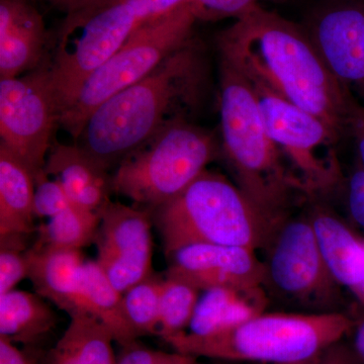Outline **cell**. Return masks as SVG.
Returning a JSON list of instances; mask_svg holds the SVG:
<instances>
[{"label":"cell","mask_w":364,"mask_h":364,"mask_svg":"<svg viewBox=\"0 0 364 364\" xmlns=\"http://www.w3.org/2000/svg\"><path fill=\"white\" fill-rule=\"evenodd\" d=\"M221 59L275 95L347 132L352 93L334 77L309 32L257 4L218 36Z\"/></svg>","instance_id":"1"},{"label":"cell","mask_w":364,"mask_h":364,"mask_svg":"<svg viewBox=\"0 0 364 364\" xmlns=\"http://www.w3.org/2000/svg\"><path fill=\"white\" fill-rule=\"evenodd\" d=\"M205 75L203 53L188 41L149 75L100 105L74 144L102 168H117L158 132L188 119L202 97Z\"/></svg>","instance_id":"2"},{"label":"cell","mask_w":364,"mask_h":364,"mask_svg":"<svg viewBox=\"0 0 364 364\" xmlns=\"http://www.w3.org/2000/svg\"><path fill=\"white\" fill-rule=\"evenodd\" d=\"M220 127L221 153L236 186L279 227L296 198L308 191L268 133L250 81L222 59Z\"/></svg>","instance_id":"3"},{"label":"cell","mask_w":364,"mask_h":364,"mask_svg":"<svg viewBox=\"0 0 364 364\" xmlns=\"http://www.w3.org/2000/svg\"><path fill=\"white\" fill-rule=\"evenodd\" d=\"M150 212L166 257L195 244L257 251L267 247L277 229L236 184L208 169L176 198Z\"/></svg>","instance_id":"4"},{"label":"cell","mask_w":364,"mask_h":364,"mask_svg":"<svg viewBox=\"0 0 364 364\" xmlns=\"http://www.w3.org/2000/svg\"><path fill=\"white\" fill-rule=\"evenodd\" d=\"M353 318L343 312L259 314L227 331L193 336L182 333L167 340L174 351L195 358L293 364L318 355L346 338Z\"/></svg>","instance_id":"5"},{"label":"cell","mask_w":364,"mask_h":364,"mask_svg":"<svg viewBox=\"0 0 364 364\" xmlns=\"http://www.w3.org/2000/svg\"><path fill=\"white\" fill-rule=\"evenodd\" d=\"M221 153L212 132L181 119L134 151L112 176V193L152 210L198 178Z\"/></svg>","instance_id":"6"},{"label":"cell","mask_w":364,"mask_h":364,"mask_svg":"<svg viewBox=\"0 0 364 364\" xmlns=\"http://www.w3.org/2000/svg\"><path fill=\"white\" fill-rule=\"evenodd\" d=\"M198 21L195 6L189 4L138 26L85 81L70 107L60 116L59 127L75 140L86 119L105 100L142 80L191 41Z\"/></svg>","instance_id":"7"},{"label":"cell","mask_w":364,"mask_h":364,"mask_svg":"<svg viewBox=\"0 0 364 364\" xmlns=\"http://www.w3.org/2000/svg\"><path fill=\"white\" fill-rule=\"evenodd\" d=\"M142 23L134 0H109L66 14L50 58L60 116L70 107L85 81Z\"/></svg>","instance_id":"8"},{"label":"cell","mask_w":364,"mask_h":364,"mask_svg":"<svg viewBox=\"0 0 364 364\" xmlns=\"http://www.w3.org/2000/svg\"><path fill=\"white\" fill-rule=\"evenodd\" d=\"M248 80L268 133L309 195L339 188L343 176L337 157L338 132L265 86Z\"/></svg>","instance_id":"9"},{"label":"cell","mask_w":364,"mask_h":364,"mask_svg":"<svg viewBox=\"0 0 364 364\" xmlns=\"http://www.w3.org/2000/svg\"><path fill=\"white\" fill-rule=\"evenodd\" d=\"M264 287L279 298L316 309L340 312L342 287L328 267L310 215L289 217L264 248Z\"/></svg>","instance_id":"10"},{"label":"cell","mask_w":364,"mask_h":364,"mask_svg":"<svg viewBox=\"0 0 364 364\" xmlns=\"http://www.w3.org/2000/svg\"><path fill=\"white\" fill-rule=\"evenodd\" d=\"M59 119L50 58L23 75L0 79V147L33 176L45 168Z\"/></svg>","instance_id":"11"},{"label":"cell","mask_w":364,"mask_h":364,"mask_svg":"<svg viewBox=\"0 0 364 364\" xmlns=\"http://www.w3.org/2000/svg\"><path fill=\"white\" fill-rule=\"evenodd\" d=\"M97 262L121 294L152 274L153 220L147 208L109 200L100 210Z\"/></svg>","instance_id":"12"},{"label":"cell","mask_w":364,"mask_h":364,"mask_svg":"<svg viewBox=\"0 0 364 364\" xmlns=\"http://www.w3.org/2000/svg\"><path fill=\"white\" fill-rule=\"evenodd\" d=\"M167 259L165 277L182 280L202 293L215 287H264V262L253 249L195 244L178 249Z\"/></svg>","instance_id":"13"},{"label":"cell","mask_w":364,"mask_h":364,"mask_svg":"<svg viewBox=\"0 0 364 364\" xmlns=\"http://www.w3.org/2000/svg\"><path fill=\"white\" fill-rule=\"evenodd\" d=\"M309 33L334 77L364 102V6L324 9Z\"/></svg>","instance_id":"14"},{"label":"cell","mask_w":364,"mask_h":364,"mask_svg":"<svg viewBox=\"0 0 364 364\" xmlns=\"http://www.w3.org/2000/svg\"><path fill=\"white\" fill-rule=\"evenodd\" d=\"M46 45L44 18L32 0H0V79L38 68Z\"/></svg>","instance_id":"15"},{"label":"cell","mask_w":364,"mask_h":364,"mask_svg":"<svg viewBox=\"0 0 364 364\" xmlns=\"http://www.w3.org/2000/svg\"><path fill=\"white\" fill-rule=\"evenodd\" d=\"M310 218L332 277L364 310L363 235L328 208L316 207Z\"/></svg>","instance_id":"16"},{"label":"cell","mask_w":364,"mask_h":364,"mask_svg":"<svg viewBox=\"0 0 364 364\" xmlns=\"http://www.w3.org/2000/svg\"><path fill=\"white\" fill-rule=\"evenodd\" d=\"M26 255L28 279L32 282L36 293L70 318L83 313L80 277L85 259L81 250L33 245L26 251Z\"/></svg>","instance_id":"17"},{"label":"cell","mask_w":364,"mask_h":364,"mask_svg":"<svg viewBox=\"0 0 364 364\" xmlns=\"http://www.w3.org/2000/svg\"><path fill=\"white\" fill-rule=\"evenodd\" d=\"M44 170L63 186L76 207L100 214L111 200L112 176L109 171L75 144L53 143Z\"/></svg>","instance_id":"18"},{"label":"cell","mask_w":364,"mask_h":364,"mask_svg":"<svg viewBox=\"0 0 364 364\" xmlns=\"http://www.w3.org/2000/svg\"><path fill=\"white\" fill-rule=\"evenodd\" d=\"M267 303L264 287L208 289L200 294L186 333L203 337L227 331L265 312Z\"/></svg>","instance_id":"19"},{"label":"cell","mask_w":364,"mask_h":364,"mask_svg":"<svg viewBox=\"0 0 364 364\" xmlns=\"http://www.w3.org/2000/svg\"><path fill=\"white\" fill-rule=\"evenodd\" d=\"M35 177L25 165L0 147V239L36 232Z\"/></svg>","instance_id":"20"},{"label":"cell","mask_w":364,"mask_h":364,"mask_svg":"<svg viewBox=\"0 0 364 364\" xmlns=\"http://www.w3.org/2000/svg\"><path fill=\"white\" fill-rule=\"evenodd\" d=\"M37 293L14 289L0 296V337L39 348L56 328V313Z\"/></svg>","instance_id":"21"},{"label":"cell","mask_w":364,"mask_h":364,"mask_svg":"<svg viewBox=\"0 0 364 364\" xmlns=\"http://www.w3.org/2000/svg\"><path fill=\"white\" fill-rule=\"evenodd\" d=\"M114 342L112 332L97 318L77 314L56 345L46 351L44 364H116Z\"/></svg>","instance_id":"22"},{"label":"cell","mask_w":364,"mask_h":364,"mask_svg":"<svg viewBox=\"0 0 364 364\" xmlns=\"http://www.w3.org/2000/svg\"><path fill=\"white\" fill-rule=\"evenodd\" d=\"M80 303L90 314L112 332L119 346L133 343L138 336L124 314L123 294L112 286L97 260H85L81 270Z\"/></svg>","instance_id":"23"},{"label":"cell","mask_w":364,"mask_h":364,"mask_svg":"<svg viewBox=\"0 0 364 364\" xmlns=\"http://www.w3.org/2000/svg\"><path fill=\"white\" fill-rule=\"evenodd\" d=\"M100 224V214L71 205L37 227L35 245L81 250L95 243Z\"/></svg>","instance_id":"24"},{"label":"cell","mask_w":364,"mask_h":364,"mask_svg":"<svg viewBox=\"0 0 364 364\" xmlns=\"http://www.w3.org/2000/svg\"><path fill=\"white\" fill-rule=\"evenodd\" d=\"M202 291L182 280L164 277L160 301L159 333L165 342L188 331Z\"/></svg>","instance_id":"25"},{"label":"cell","mask_w":364,"mask_h":364,"mask_svg":"<svg viewBox=\"0 0 364 364\" xmlns=\"http://www.w3.org/2000/svg\"><path fill=\"white\" fill-rule=\"evenodd\" d=\"M164 277L154 272L123 294L124 314L136 336H158Z\"/></svg>","instance_id":"26"},{"label":"cell","mask_w":364,"mask_h":364,"mask_svg":"<svg viewBox=\"0 0 364 364\" xmlns=\"http://www.w3.org/2000/svg\"><path fill=\"white\" fill-rule=\"evenodd\" d=\"M23 237L0 239V296L16 289L28 279V260Z\"/></svg>","instance_id":"27"},{"label":"cell","mask_w":364,"mask_h":364,"mask_svg":"<svg viewBox=\"0 0 364 364\" xmlns=\"http://www.w3.org/2000/svg\"><path fill=\"white\" fill-rule=\"evenodd\" d=\"M35 177L33 213L39 219H50L62 210L70 207V198L65 189L56 179L52 178L42 170Z\"/></svg>","instance_id":"28"},{"label":"cell","mask_w":364,"mask_h":364,"mask_svg":"<svg viewBox=\"0 0 364 364\" xmlns=\"http://www.w3.org/2000/svg\"><path fill=\"white\" fill-rule=\"evenodd\" d=\"M117 355L116 364H196L198 358L181 352L155 350L139 344L124 345Z\"/></svg>","instance_id":"29"},{"label":"cell","mask_w":364,"mask_h":364,"mask_svg":"<svg viewBox=\"0 0 364 364\" xmlns=\"http://www.w3.org/2000/svg\"><path fill=\"white\" fill-rule=\"evenodd\" d=\"M257 0H193L198 20H235L257 6Z\"/></svg>","instance_id":"30"},{"label":"cell","mask_w":364,"mask_h":364,"mask_svg":"<svg viewBox=\"0 0 364 364\" xmlns=\"http://www.w3.org/2000/svg\"><path fill=\"white\" fill-rule=\"evenodd\" d=\"M346 195L350 224L364 234V169L359 163L349 176Z\"/></svg>","instance_id":"31"},{"label":"cell","mask_w":364,"mask_h":364,"mask_svg":"<svg viewBox=\"0 0 364 364\" xmlns=\"http://www.w3.org/2000/svg\"><path fill=\"white\" fill-rule=\"evenodd\" d=\"M293 364H364V361L354 348L353 344L342 339L327 347L318 355Z\"/></svg>","instance_id":"32"},{"label":"cell","mask_w":364,"mask_h":364,"mask_svg":"<svg viewBox=\"0 0 364 364\" xmlns=\"http://www.w3.org/2000/svg\"><path fill=\"white\" fill-rule=\"evenodd\" d=\"M46 351L33 347L20 348L4 337H0V364H44Z\"/></svg>","instance_id":"33"},{"label":"cell","mask_w":364,"mask_h":364,"mask_svg":"<svg viewBox=\"0 0 364 364\" xmlns=\"http://www.w3.org/2000/svg\"><path fill=\"white\" fill-rule=\"evenodd\" d=\"M347 132L351 134L355 141L358 151V163L364 169V105L353 95L349 102Z\"/></svg>","instance_id":"34"},{"label":"cell","mask_w":364,"mask_h":364,"mask_svg":"<svg viewBox=\"0 0 364 364\" xmlns=\"http://www.w3.org/2000/svg\"><path fill=\"white\" fill-rule=\"evenodd\" d=\"M146 21L154 20L176 11L181 7L193 4V0H136Z\"/></svg>","instance_id":"35"},{"label":"cell","mask_w":364,"mask_h":364,"mask_svg":"<svg viewBox=\"0 0 364 364\" xmlns=\"http://www.w3.org/2000/svg\"><path fill=\"white\" fill-rule=\"evenodd\" d=\"M55 9L66 14L77 13L82 9L105 4L109 0H46Z\"/></svg>","instance_id":"36"},{"label":"cell","mask_w":364,"mask_h":364,"mask_svg":"<svg viewBox=\"0 0 364 364\" xmlns=\"http://www.w3.org/2000/svg\"><path fill=\"white\" fill-rule=\"evenodd\" d=\"M349 315L353 318V330L351 334H353V346L358 351L360 358L364 361V310L360 306H354Z\"/></svg>","instance_id":"37"},{"label":"cell","mask_w":364,"mask_h":364,"mask_svg":"<svg viewBox=\"0 0 364 364\" xmlns=\"http://www.w3.org/2000/svg\"><path fill=\"white\" fill-rule=\"evenodd\" d=\"M277 1H280V0H277Z\"/></svg>","instance_id":"38"},{"label":"cell","mask_w":364,"mask_h":364,"mask_svg":"<svg viewBox=\"0 0 364 364\" xmlns=\"http://www.w3.org/2000/svg\"><path fill=\"white\" fill-rule=\"evenodd\" d=\"M196 364H198V363H196Z\"/></svg>","instance_id":"39"}]
</instances>
